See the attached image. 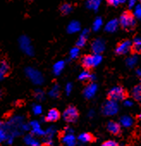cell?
I'll use <instances>...</instances> for the list:
<instances>
[{
  "label": "cell",
  "mask_w": 141,
  "mask_h": 146,
  "mask_svg": "<svg viewBox=\"0 0 141 146\" xmlns=\"http://www.w3.org/2000/svg\"><path fill=\"white\" fill-rule=\"evenodd\" d=\"M27 140L29 141L28 143H29L30 145H32V146H39V143L37 142V141H35L34 138H32V137H27Z\"/></svg>",
  "instance_id": "9a60e30c"
},
{
  "label": "cell",
  "mask_w": 141,
  "mask_h": 146,
  "mask_svg": "<svg viewBox=\"0 0 141 146\" xmlns=\"http://www.w3.org/2000/svg\"><path fill=\"white\" fill-rule=\"evenodd\" d=\"M102 146H120V145L115 140H107L102 143Z\"/></svg>",
  "instance_id": "4fadbf2b"
},
{
  "label": "cell",
  "mask_w": 141,
  "mask_h": 146,
  "mask_svg": "<svg viewBox=\"0 0 141 146\" xmlns=\"http://www.w3.org/2000/svg\"><path fill=\"white\" fill-rule=\"evenodd\" d=\"M61 11H62V12L63 13H68L69 11H70V10H71V6L69 5H64L62 7H61V9H60Z\"/></svg>",
  "instance_id": "2e32d148"
},
{
  "label": "cell",
  "mask_w": 141,
  "mask_h": 146,
  "mask_svg": "<svg viewBox=\"0 0 141 146\" xmlns=\"http://www.w3.org/2000/svg\"><path fill=\"white\" fill-rule=\"evenodd\" d=\"M130 53L133 55L141 54V37H136L132 41Z\"/></svg>",
  "instance_id": "9c48e42d"
},
{
  "label": "cell",
  "mask_w": 141,
  "mask_h": 146,
  "mask_svg": "<svg viewBox=\"0 0 141 146\" xmlns=\"http://www.w3.org/2000/svg\"><path fill=\"white\" fill-rule=\"evenodd\" d=\"M107 3L110 6L116 7V6H118L120 5L121 1H120V0H107Z\"/></svg>",
  "instance_id": "5bb4252c"
},
{
  "label": "cell",
  "mask_w": 141,
  "mask_h": 146,
  "mask_svg": "<svg viewBox=\"0 0 141 146\" xmlns=\"http://www.w3.org/2000/svg\"><path fill=\"white\" fill-rule=\"evenodd\" d=\"M63 143L66 146H74L75 144V137L72 134H66L62 138Z\"/></svg>",
  "instance_id": "7c38bea8"
},
{
  "label": "cell",
  "mask_w": 141,
  "mask_h": 146,
  "mask_svg": "<svg viewBox=\"0 0 141 146\" xmlns=\"http://www.w3.org/2000/svg\"><path fill=\"white\" fill-rule=\"evenodd\" d=\"M107 130L112 135L118 136L121 132V125L115 121H109L107 124Z\"/></svg>",
  "instance_id": "52a82bcc"
},
{
  "label": "cell",
  "mask_w": 141,
  "mask_h": 146,
  "mask_svg": "<svg viewBox=\"0 0 141 146\" xmlns=\"http://www.w3.org/2000/svg\"><path fill=\"white\" fill-rule=\"evenodd\" d=\"M12 73V68L8 62V60L3 59L1 60V68H0V74H1V78H7L9 77Z\"/></svg>",
  "instance_id": "8992f818"
},
{
  "label": "cell",
  "mask_w": 141,
  "mask_h": 146,
  "mask_svg": "<svg viewBox=\"0 0 141 146\" xmlns=\"http://www.w3.org/2000/svg\"><path fill=\"white\" fill-rule=\"evenodd\" d=\"M78 117H79V111L73 105H69L65 109L64 113H63V118L65 121L67 123L76 122L78 119Z\"/></svg>",
  "instance_id": "277c9868"
},
{
  "label": "cell",
  "mask_w": 141,
  "mask_h": 146,
  "mask_svg": "<svg viewBox=\"0 0 141 146\" xmlns=\"http://www.w3.org/2000/svg\"><path fill=\"white\" fill-rule=\"evenodd\" d=\"M78 140L81 143H91L94 141V136L90 132H83L78 136Z\"/></svg>",
  "instance_id": "8fae6325"
},
{
  "label": "cell",
  "mask_w": 141,
  "mask_h": 146,
  "mask_svg": "<svg viewBox=\"0 0 141 146\" xmlns=\"http://www.w3.org/2000/svg\"><path fill=\"white\" fill-rule=\"evenodd\" d=\"M138 1H139V2H140V3H141V0H138Z\"/></svg>",
  "instance_id": "ac0fdd59"
},
{
  "label": "cell",
  "mask_w": 141,
  "mask_h": 146,
  "mask_svg": "<svg viewBox=\"0 0 141 146\" xmlns=\"http://www.w3.org/2000/svg\"><path fill=\"white\" fill-rule=\"evenodd\" d=\"M79 63H80L81 67L84 69V71L90 72L95 68V66L96 63V56L91 54L82 55L79 60Z\"/></svg>",
  "instance_id": "3957f363"
},
{
  "label": "cell",
  "mask_w": 141,
  "mask_h": 146,
  "mask_svg": "<svg viewBox=\"0 0 141 146\" xmlns=\"http://www.w3.org/2000/svg\"><path fill=\"white\" fill-rule=\"evenodd\" d=\"M60 112L57 108H52L45 117V120L47 122H56L60 119Z\"/></svg>",
  "instance_id": "ba28073f"
},
{
  "label": "cell",
  "mask_w": 141,
  "mask_h": 146,
  "mask_svg": "<svg viewBox=\"0 0 141 146\" xmlns=\"http://www.w3.org/2000/svg\"><path fill=\"white\" fill-rule=\"evenodd\" d=\"M119 23H120V26L122 30L127 31L134 30L136 27V24H137L134 14L129 10L125 11L121 15Z\"/></svg>",
  "instance_id": "7a4b0ae2"
},
{
  "label": "cell",
  "mask_w": 141,
  "mask_h": 146,
  "mask_svg": "<svg viewBox=\"0 0 141 146\" xmlns=\"http://www.w3.org/2000/svg\"><path fill=\"white\" fill-rule=\"evenodd\" d=\"M130 94L128 90L121 85H118L108 93L107 100L111 102H118V101H124L130 97Z\"/></svg>",
  "instance_id": "6da1fadb"
},
{
  "label": "cell",
  "mask_w": 141,
  "mask_h": 146,
  "mask_svg": "<svg viewBox=\"0 0 141 146\" xmlns=\"http://www.w3.org/2000/svg\"><path fill=\"white\" fill-rule=\"evenodd\" d=\"M131 96L135 101H138V102L141 101V82L133 86Z\"/></svg>",
  "instance_id": "30bf717a"
},
{
  "label": "cell",
  "mask_w": 141,
  "mask_h": 146,
  "mask_svg": "<svg viewBox=\"0 0 141 146\" xmlns=\"http://www.w3.org/2000/svg\"><path fill=\"white\" fill-rule=\"evenodd\" d=\"M137 118H138V119H139V120L141 121V112H140V113H139V114H138V115L137 116Z\"/></svg>",
  "instance_id": "e0dca14e"
},
{
  "label": "cell",
  "mask_w": 141,
  "mask_h": 146,
  "mask_svg": "<svg viewBox=\"0 0 141 146\" xmlns=\"http://www.w3.org/2000/svg\"><path fill=\"white\" fill-rule=\"evenodd\" d=\"M132 42L128 39H124L119 42L115 48V54L118 55H124L130 53Z\"/></svg>",
  "instance_id": "5b68a950"
}]
</instances>
